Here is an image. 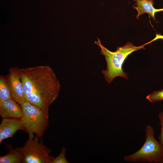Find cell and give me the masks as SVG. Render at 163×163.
I'll return each mask as SVG.
<instances>
[{"instance_id":"cell-1","label":"cell","mask_w":163,"mask_h":163,"mask_svg":"<svg viewBox=\"0 0 163 163\" xmlns=\"http://www.w3.org/2000/svg\"><path fill=\"white\" fill-rule=\"evenodd\" d=\"M25 101L41 109L48 118L50 106L57 98L61 85L50 66L19 69Z\"/></svg>"},{"instance_id":"cell-2","label":"cell","mask_w":163,"mask_h":163,"mask_svg":"<svg viewBox=\"0 0 163 163\" xmlns=\"http://www.w3.org/2000/svg\"><path fill=\"white\" fill-rule=\"evenodd\" d=\"M95 43L101 49V53L105 57L107 64L106 70H103L102 73L107 82L109 84L117 77L128 79L127 74L124 72L122 67L123 62L128 56L134 51L141 49H145L143 45L137 46L132 43L127 42L126 44L118 47L114 52H111L101 44V41L97 38Z\"/></svg>"},{"instance_id":"cell-3","label":"cell","mask_w":163,"mask_h":163,"mask_svg":"<svg viewBox=\"0 0 163 163\" xmlns=\"http://www.w3.org/2000/svg\"><path fill=\"white\" fill-rule=\"evenodd\" d=\"M152 127L147 125L143 145L135 153L125 156L123 160L133 162L160 163L163 159V146L155 139Z\"/></svg>"},{"instance_id":"cell-4","label":"cell","mask_w":163,"mask_h":163,"mask_svg":"<svg viewBox=\"0 0 163 163\" xmlns=\"http://www.w3.org/2000/svg\"><path fill=\"white\" fill-rule=\"evenodd\" d=\"M21 105L22 114L20 119L28 133L29 139L34 138V133L42 138L48 127L49 118L41 109L27 101Z\"/></svg>"},{"instance_id":"cell-5","label":"cell","mask_w":163,"mask_h":163,"mask_svg":"<svg viewBox=\"0 0 163 163\" xmlns=\"http://www.w3.org/2000/svg\"><path fill=\"white\" fill-rule=\"evenodd\" d=\"M24 158L23 163H51L54 158L50 154L51 149L43 144V140L35 135L23 146Z\"/></svg>"},{"instance_id":"cell-6","label":"cell","mask_w":163,"mask_h":163,"mask_svg":"<svg viewBox=\"0 0 163 163\" xmlns=\"http://www.w3.org/2000/svg\"><path fill=\"white\" fill-rule=\"evenodd\" d=\"M5 77L9 88L12 98L21 105L26 101L20 77L19 69L17 67L10 68Z\"/></svg>"},{"instance_id":"cell-7","label":"cell","mask_w":163,"mask_h":163,"mask_svg":"<svg viewBox=\"0 0 163 163\" xmlns=\"http://www.w3.org/2000/svg\"><path fill=\"white\" fill-rule=\"evenodd\" d=\"M19 130L27 132L20 118L2 119L0 125V143L5 139L12 138L16 132Z\"/></svg>"},{"instance_id":"cell-8","label":"cell","mask_w":163,"mask_h":163,"mask_svg":"<svg viewBox=\"0 0 163 163\" xmlns=\"http://www.w3.org/2000/svg\"><path fill=\"white\" fill-rule=\"evenodd\" d=\"M22 114L21 105L12 98L0 103V115L2 119L20 118Z\"/></svg>"},{"instance_id":"cell-9","label":"cell","mask_w":163,"mask_h":163,"mask_svg":"<svg viewBox=\"0 0 163 163\" xmlns=\"http://www.w3.org/2000/svg\"><path fill=\"white\" fill-rule=\"evenodd\" d=\"M5 146L8 153L0 157V163H23L24 158L23 146L14 148L11 145L6 144Z\"/></svg>"},{"instance_id":"cell-10","label":"cell","mask_w":163,"mask_h":163,"mask_svg":"<svg viewBox=\"0 0 163 163\" xmlns=\"http://www.w3.org/2000/svg\"><path fill=\"white\" fill-rule=\"evenodd\" d=\"M135 5L133 8L137 11L136 18L144 13H147L155 20V14L156 12L163 11V8L156 9L153 6V0H134Z\"/></svg>"},{"instance_id":"cell-11","label":"cell","mask_w":163,"mask_h":163,"mask_svg":"<svg viewBox=\"0 0 163 163\" xmlns=\"http://www.w3.org/2000/svg\"><path fill=\"white\" fill-rule=\"evenodd\" d=\"M12 98L5 76L0 75V103Z\"/></svg>"},{"instance_id":"cell-12","label":"cell","mask_w":163,"mask_h":163,"mask_svg":"<svg viewBox=\"0 0 163 163\" xmlns=\"http://www.w3.org/2000/svg\"><path fill=\"white\" fill-rule=\"evenodd\" d=\"M146 98L151 103L163 101V89L150 93L146 96Z\"/></svg>"},{"instance_id":"cell-13","label":"cell","mask_w":163,"mask_h":163,"mask_svg":"<svg viewBox=\"0 0 163 163\" xmlns=\"http://www.w3.org/2000/svg\"><path fill=\"white\" fill-rule=\"evenodd\" d=\"M66 150V148L62 147L60 153L57 157L54 158L51 163H69L65 157Z\"/></svg>"},{"instance_id":"cell-14","label":"cell","mask_w":163,"mask_h":163,"mask_svg":"<svg viewBox=\"0 0 163 163\" xmlns=\"http://www.w3.org/2000/svg\"><path fill=\"white\" fill-rule=\"evenodd\" d=\"M158 117L159 121V124L161 126L160 132L158 139L159 142L163 146V111L158 113Z\"/></svg>"},{"instance_id":"cell-15","label":"cell","mask_w":163,"mask_h":163,"mask_svg":"<svg viewBox=\"0 0 163 163\" xmlns=\"http://www.w3.org/2000/svg\"><path fill=\"white\" fill-rule=\"evenodd\" d=\"M158 39H161L163 40V36L160 34H156V37L154 39H153L150 42L145 43V45H147Z\"/></svg>"},{"instance_id":"cell-16","label":"cell","mask_w":163,"mask_h":163,"mask_svg":"<svg viewBox=\"0 0 163 163\" xmlns=\"http://www.w3.org/2000/svg\"><path fill=\"white\" fill-rule=\"evenodd\" d=\"M160 163H163V159L162 161H161Z\"/></svg>"}]
</instances>
